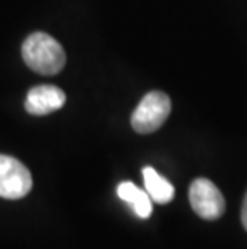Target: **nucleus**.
Masks as SVG:
<instances>
[{
    "mask_svg": "<svg viewBox=\"0 0 247 249\" xmlns=\"http://www.w3.org/2000/svg\"><path fill=\"white\" fill-rule=\"evenodd\" d=\"M66 93L56 86H37L29 90L24 108L33 116H45L65 107Z\"/></svg>",
    "mask_w": 247,
    "mask_h": 249,
    "instance_id": "5",
    "label": "nucleus"
},
{
    "mask_svg": "<svg viewBox=\"0 0 247 249\" xmlns=\"http://www.w3.org/2000/svg\"><path fill=\"white\" fill-rule=\"evenodd\" d=\"M117 196L133 208L140 219H148L152 213V199L149 195L132 182H122L117 187Z\"/></svg>",
    "mask_w": 247,
    "mask_h": 249,
    "instance_id": "7",
    "label": "nucleus"
},
{
    "mask_svg": "<svg viewBox=\"0 0 247 249\" xmlns=\"http://www.w3.org/2000/svg\"><path fill=\"white\" fill-rule=\"evenodd\" d=\"M172 102L164 92L146 93L132 114V127L138 134H151L161 129L170 114Z\"/></svg>",
    "mask_w": 247,
    "mask_h": 249,
    "instance_id": "2",
    "label": "nucleus"
},
{
    "mask_svg": "<svg viewBox=\"0 0 247 249\" xmlns=\"http://www.w3.org/2000/svg\"><path fill=\"white\" fill-rule=\"evenodd\" d=\"M190 203L201 219L215 220L225 213V198L209 178H196L190 187Z\"/></svg>",
    "mask_w": 247,
    "mask_h": 249,
    "instance_id": "4",
    "label": "nucleus"
},
{
    "mask_svg": "<svg viewBox=\"0 0 247 249\" xmlns=\"http://www.w3.org/2000/svg\"><path fill=\"white\" fill-rule=\"evenodd\" d=\"M241 220H243L244 229L247 230V195L244 198V204H243V213H241Z\"/></svg>",
    "mask_w": 247,
    "mask_h": 249,
    "instance_id": "8",
    "label": "nucleus"
},
{
    "mask_svg": "<svg viewBox=\"0 0 247 249\" xmlns=\"http://www.w3.org/2000/svg\"><path fill=\"white\" fill-rule=\"evenodd\" d=\"M21 53L31 70L44 76L58 74L66 65V53L63 45L55 37L45 33L31 34L24 40Z\"/></svg>",
    "mask_w": 247,
    "mask_h": 249,
    "instance_id": "1",
    "label": "nucleus"
},
{
    "mask_svg": "<svg viewBox=\"0 0 247 249\" xmlns=\"http://www.w3.org/2000/svg\"><path fill=\"white\" fill-rule=\"evenodd\" d=\"M33 188L28 167L12 156L0 155V198L19 199Z\"/></svg>",
    "mask_w": 247,
    "mask_h": 249,
    "instance_id": "3",
    "label": "nucleus"
},
{
    "mask_svg": "<svg viewBox=\"0 0 247 249\" xmlns=\"http://www.w3.org/2000/svg\"><path fill=\"white\" fill-rule=\"evenodd\" d=\"M143 180H145V188L146 193L149 195V198L157 204H167L173 199L175 195V188L167 178L161 176L156 169L146 166L143 169Z\"/></svg>",
    "mask_w": 247,
    "mask_h": 249,
    "instance_id": "6",
    "label": "nucleus"
}]
</instances>
